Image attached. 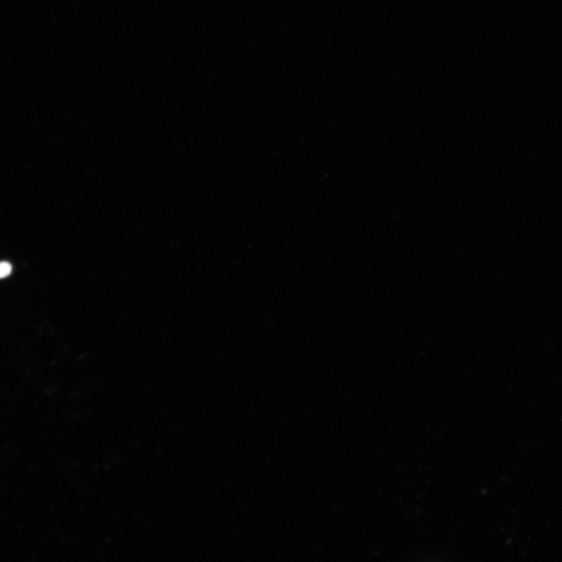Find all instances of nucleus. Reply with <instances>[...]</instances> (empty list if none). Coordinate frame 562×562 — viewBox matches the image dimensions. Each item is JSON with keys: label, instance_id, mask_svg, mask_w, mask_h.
Returning a JSON list of instances; mask_svg holds the SVG:
<instances>
[{"label": "nucleus", "instance_id": "obj_1", "mask_svg": "<svg viewBox=\"0 0 562 562\" xmlns=\"http://www.w3.org/2000/svg\"><path fill=\"white\" fill-rule=\"evenodd\" d=\"M12 272V265L8 262H0V279L10 276Z\"/></svg>", "mask_w": 562, "mask_h": 562}]
</instances>
